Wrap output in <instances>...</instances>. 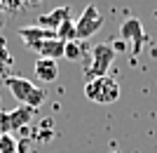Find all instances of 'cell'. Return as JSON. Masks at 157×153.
Instances as JSON below:
<instances>
[{"mask_svg":"<svg viewBox=\"0 0 157 153\" xmlns=\"http://www.w3.org/2000/svg\"><path fill=\"white\" fill-rule=\"evenodd\" d=\"M5 85H7V90H10V94L19 101L21 106H31V108L38 111L47 101L45 90L40 85H33L31 80L21 78V75H10V78H5Z\"/></svg>","mask_w":157,"mask_h":153,"instance_id":"obj_1","label":"cell"},{"mask_svg":"<svg viewBox=\"0 0 157 153\" xmlns=\"http://www.w3.org/2000/svg\"><path fill=\"white\" fill-rule=\"evenodd\" d=\"M85 97L98 106H108L120 99V83L113 75H101L85 83Z\"/></svg>","mask_w":157,"mask_h":153,"instance_id":"obj_2","label":"cell"},{"mask_svg":"<svg viewBox=\"0 0 157 153\" xmlns=\"http://www.w3.org/2000/svg\"><path fill=\"white\" fill-rule=\"evenodd\" d=\"M117 52L110 42H96L92 47V54H89V61L85 66V78L92 80V78H101V75H108V68L113 66Z\"/></svg>","mask_w":157,"mask_h":153,"instance_id":"obj_3","label":"cell"},{"mask_svg":"<svg viewBox=\"0 0 157 153\" xmlns=\"http://www.w3.org/2000/svg\"><path fill=\"white\" fill-rule=\"evenodd\" d=\"M35 108L31 106H17L14 111H2L0 108V134H14L33 123Z\"/></svg>","mask_w":157,"mask_h":153,"instance_id":"obj_4","label":"cell"},{"mask_svg":"<svg viewBox=\"0 0 157 153\" xmlns=\"http://www.w3.org/2000/svg\"><path fill=\"white\" fill-rule=\"evenodd\" d=\"M103 14L98 12L96 5H87L85 10H82V14H80V19L75 21V38L78 40H87L92 38V35H96L101 28H103Z\"/></svg>","mask_w":157,"mask_h":153,"instance_id":"obj_5","label":"cell"},{"mask_svg":"<svg viewBox=\"0 0 157 153\" xmlns=\"http://www.w3.org/2000/svg\"><path fill=\"white\" fill-rule=\"evenodd\" d=\"M120 38L127 40V42L131 45V52H134V54H138V52H141V47H143V40H145L143 24H141L136 17L124 19V21H122V26H120Z\"/></svg>","mask_w":157,"mask_h":153,"instance_id":"obj_6","label":"cell"},{"mask_svg":"<svg viewBox=\"0 0 157 153\" xmlns=\"http://www.w3.org/2000/svg\"><path fill=\"white\" fill-rule=\"evenodd\" d=\"M33 52H38V57L42 59H61L66 52V42L61 38H49V40H42V42H35L33 47H28Z\"/></svg>","mask_w":157,"mask_h":153,"instance_id":"obj_7","label":"cell"},{"mask_svg":"<svg viewBox=\"0 0 157 153\" xmlns=\"http://www.w3.org/2000/svg\"><path fill=\"white\" fill-rule=\"evenodd\" d=\"M19 38L24 40V45L26 47H33L35 42H42V40H49V38H56L54 31L49 28H42V26H21L19 28Z\"/></svg>","mask_w":157,"mask_h":153,"instance_id":"obj_8","label":"cell"},{"mask_svg":"<svg viewBox=\"0 0 157 153\" xmlns=\"http://www.w3.org/2000/svg\"><path fill=\"white\" fill-rule=\"evenodd\" d=\"M66 19H71V7L63 5V7H56V10H52V12H47V14H40L38 17V26L49 28V31L56 33V28H59Z\"/></svg>","mask_w":157,"mask_h":153,"instance_id":"obj_9","label":"cell"},{"mask_svg":"<svg viewBox=\"0 0 157 153\" xmlns=\"http://www.w3.org/2000/svg\"><path fill=\"white\" fill-rule=\"evenodd\" d=\"M35 78L40 83H54V80L59 78V64L54 59H42L40 57L35 61Z\"/></svg>","mask_w":157,"mask_h":153,"instance_id":"obj_10","label":"cell"},{"mask_svg":"<svg viewBox=\"0 0 157 153\" xmlns=\"http://www.w3.org/2000/svg\"><path fill=\"white\" fill-rule=\"evenodd\" d=\"M14 66V57L7 50V42L0 40V78H10V71Z\"/></svg>","mask_w":157,"mask_h":153,"instance_id":"obj_11","label":"cell"},{"mask_svg":"<svg viewBox=\"0 0 157 153\" xmlns=\"http://www.w3.org/2000/svg\"><path fill=\"white\" fill-rule=\"evenodd\" d=\"M31 2H38V0H0V7L5 14H21L26 12V7Z\"/></svg>","mask_w":157,"mask_h":153,"instance_id":"obj_12","label":"cell"},{"mask_svg":"<svg viewBox=\"0 0 157 153\" xmlns=\"http://www.w3.org/2000/svg\"><path fill=\"white\" fill-rule=\"evenodd\" d=\"M56 38H61L63 42H71V40H78L75 38V21L73 19H66L59 28H56Z\"/></svg>","mask_w":157,"mask_h":153,"instance_id":"obj_13","label":"cell"},{"mask_svg":"<svg viewBox=\"0 0 157 153\" xmlns=\"http://www.w3.org/2000/svg\"><path fill=\"white\" fill-rule=\"evenodd\" d=\"M0 153H19V139L14 134H0Z\"/></svg>","mask_w":157,"mask_h":153,"instance_id":"obj_14","label":"cell"},{"mask_svg":"<svg viewBox=\"0 0 157 153\" xmlns=\"http://www.w3.org/2000/svg\"><path fill=\"white\" fill-rule=\"evenodd\" d=\"M82 54H85V50H82V45H80L78 40L66 42V52H63V57H68V59H80Z\"/></svg>","mask_w":157,"mask_h":153,"instance_id":"obj_15","label":"cell"},{"mask_svg":"<svg viewBox=\"0 0 157 153\" xmlns=\"http://www.w3.org/2000/svg\"><path fill=\"white\" fill-rule=\"evenodd\" d=\"M5 21H7V14L2 12V10H0V31H2V28H5Z\"/></svg>","mask_w":157,"mask_h":153,"instance_id":"obj_16","label":"cell"},{"mask_svg":"<svg viewBox=\"0 0 157 153\" xmlns=\"http://www.w3.org/2000/svg\"><path fill=\"white\" fill-rule=\"evenodd\" d=\"M155 19H157V10H155Z\"/></svg>","mask_w":157,"mask_h":153,"instance_id":"obj_17","label":"cell"},{"mask_svg":"<svg viewBox=\"0 0 157 153\" xmlns=\"http://www.w3.org/2000/svg\"><path fill=\"white\" fill-rule=\"evenodd\" d=\"M113 153H120V151H113Z\"/></svg>","mask_w":157,"mask_h":153,"instance_id":"obj_18","label":"cell"},{"mask_svg":"<svg viewBox=\"0 0 157 153\" xmlns=\"http://www.w3.org/2000/svg\"><path fill=\"white\" fill-rule=\"evenodd\" d=\"M0 10H2V7H0Z\"/></svg>","mask_w":157,"mask_h":153,"instance_id":"obj_19","label":"cell"}]
</instances>
